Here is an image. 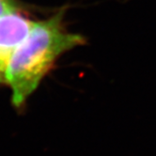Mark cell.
<instances>
[{
	"label": "cell",
	"instance_id": "277c9868",
	"mask_svg": "<svg viewBox=\"0 0 156 156\" xmlns=\"http://www.w3.org/2000/svg\"><path fill=\"white\" fill-rule=\"evenodd\" d=\"M6 84V79H5V70L0 66V86Z\"/></svg>",
	"mask_w": 156,
	"mask_h": 156
},
{
	"label": "cell",
	"instance_id": "6da1fadb",
	"mask_svg": "<svg viewBox=\"0 0 156 156\" xmlns=\"http://www.w3.org/2000/svg\"><path fill=\"white\" fill-rule=\"evenodd\" d=\"M66 9H62L48 19L34 24L28 36L13 52L5 68L6 84L12 90V106L22 111L29 97L52 70L59 57L86 39L67 29Z\"/></svg>",
	"mask_w": 156,
	"mask_h": 156
},
{
	"label": "cell",
	"instance_id": "3957f363",
	"mask_svg": "<svg viewBox=\"0 0 156 156\" xmlns=\"http://www.w3.org/2000/svg\"><path fill=\"white\" fill-rule=\"evenodd\" d=\"M21 6L16 0H0V17L14 12H19Z\"/></svg>",
	"mask_w": 156,
	"mask_h": 156
},
{
	"label": "cell",
	"instance_id": "7a4b0ae2",
	"mask_svg": "<svg viewBox=\"0 0 156 156\" xmlns=\"http://www.w3.org/2000/svg\"><path fill=\"white\" fill-rule=\"evenodd\" d=\"M35 22L22 10L0 17V66L5 70L9 59L28 36Z\"/></svg>",
	"mask_w": 156,
	"mask_h": 156
}]
</instances>
